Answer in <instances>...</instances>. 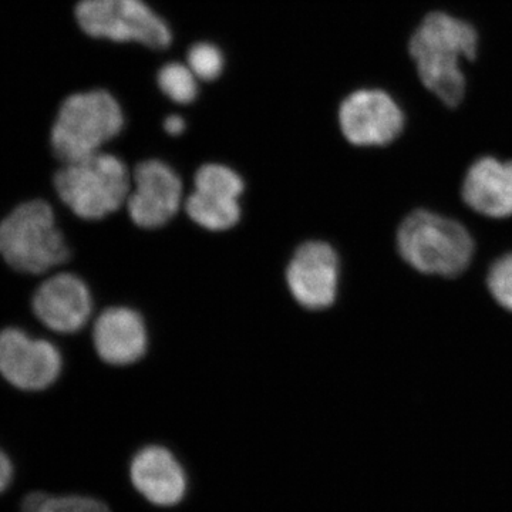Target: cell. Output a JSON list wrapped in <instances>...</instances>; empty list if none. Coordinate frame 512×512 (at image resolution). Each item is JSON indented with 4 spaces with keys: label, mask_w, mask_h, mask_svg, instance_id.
<instances>
[{
    "label": "cell",
    "mask_w": 512,
    "mask_h": 512,
    "mask_svg": "<svg viewBox=\"0 0 512 512\" xmlns=\"http://www.w3.org/2000/svg\"><path fill=\"white\" fill-rule=\"evenodd\" d=\"M130 478L138 493L158 507H174L187 493L183 466L163 446L141 448L131 460Z\"/></svg>",
    "instance_id": "obj_14"
},
{
    "label": "cell",
    "mask_w": 512,
    "mask_h": 512,
    "mask_svg": "<svg viewBox=\"0 0 512 512\" xmlns=\"http://www.w3.org/2000/svg\"><path fill=\"white\" fill-rule=\"evenodd\" d=\"M285 279L292 298L302 308H330L338 296V254L326 242H303L286 266Z\"/></svg>",
    "instance_id": "obj_11"
},
{
    "label": "cell",
    "mask_w": 512,
    "mask_h": 512,
    "mask_svg": "<svg viewBox=\"0 0 512 512\" xmlns=\"http://www.w3.org/2000/svg\"><path fill=\"white\" fill-rule=\"evenodd\" d=\"M22 512H111L101 501L84 495H50L36 491L22 500Z\"/></svg>",
    "instance_id": "obj_16"
},
{
    "label": "cell",
    "mask_w": 512,
    "mask_h": 512,
    "mask_svg": "<svg viewBox=\"0 0 512 512\" xmlns=\"http://www.w3.org/2000/svg\"><path fill=\"white\" fill-rule=\"evenodd\" d=\"M124 127L119 101L106 90L72 94L63 101L53 124L50 143L64 164L100 153Z\"/></svg>",
    "instance_id": "obj_2"
},
{
    "label": "cell",
    "mask_w": 512,
    "mask_h": 512,
    "mask_svg": "<svg viewBox=\"0 0 512 512\" xmlns=\"http://www.w3.org/2000/svg\"><path fill=\"white\" fill-rule=\"evenodd\" d=\"M187 60L188 67L197 79L207 80V82L217 80L224 70V56L221 50L211 43H197L192 46Z\"/></svg>",
    "instance_id": "obj_18"
},
{
    "label": "cell",
    "mask_w": 512,
    "mask_h": 512,
    "mask_svg": "<svg viewBox=\"0 0 512 512\" xmlns=\"http://www.w3.org/2000/svg\"><path fill=\"white\" fill-rule=\"evenodd\" d=\"M463 197L474 211L487 217H511L512 161L500 163L491 157L478 160L468 171Z\"/></svg>",
    "instance_id": "obj_15"
},
{
    "label": "cell",
    "mask_w": 512,
    "mask_h": 512,
    "mask_svg": "<svg viewBox=\"0 0 512 512\" xmlns=\"http://www.w3.org/2000/svg\"><path fill=\"white\" fill-rule=\"evenodd\" d=\"M488 289L495 301L512 312V254L503 256L491 266Z\"/></svg>",
    "instance_id": "obj_19"
},
{
    "label": "cell",
    "mask_w": 512,
    "mask_h": 512,
    "mask_svg": "<svg viewBox=\"0 0 512 512\" xmlns=\"http://www.w3.org/2000/svg\"><path fill=\"white\" fill-rule=\"evenodd\" d=\"M164 130L167 131L170 136H180L185 131V120L181 116H177V114H173V116H168L167 119L164 120Z\"/></svg>",
    "instance_id": "obj_21"
},
{
    "label": "cell",
    "mask_w": 512,
    "mask_h": 512,
    "mask_svg": "<svg viewBox=\"0 0 512 512\" xmlns=\"http://www.w3.org/2000/svg\"><path fill=\"white\" fill-rule=\"evenodd\" d=\"M161 92L178 104H190L198 96V79L188 66L181 63L165 64L158 72Z\"/></svg>",
    "instance_id": "obj_17"
},
{
    "label": "cell",
    "mask_w": 512,
    "mask_h": 512,
    "mask_svg": "<svg viewBox=\"0 0 512 512\" xmlns=\"http://www.w3.org/2000/svg\"><path fill=\"white\" fill-rule=\"evenodd\" d=\"M478 32L471 23L431 12L410 37L409 52L421 83L448 107H457L466 96L467 80L461 60H474Z\"/></svg>",
    "instance_id": "obj_1"
},
{
    "label": "cell",
    "mask_w": 512,
    "mask_h": 512,
    "mask_svg": "<svg viewBox=\"0 0 512 512\" xmlns=\"http://www.w3.org/2000/svg\"><path fill=\"white\" fill-rule=\"evenodd\" d=\"M245 183L237 171L224 164H205L195 173L194 191L185 201L192 222L208 231L234 228L241 220Z\"/></svg>",
    "instance_id": "obj_7"
},
{
    "label": "cell",
    "mask_w": 512,
    "mask_h": 512,
    "mask_svg": "<svg viewBox=\"0 0 512 512\" xmlns=\"http://www.w3.org/2000/svg\"><path fill=\"white\" fill-rule=\"evenodd\" d=\"M76 19L84 33L113 42H138L151 49L170 46L173 35L143 0H82Z\"/></svg>",
    "instance_id": "obj_6"
},
{
    "label": "cell",
    "mask_w": 512,
    "mask_h": 512,
    "mask_svg": "<svg viewBox=\"0 0 512 512\" xmlns=\"http://www.w3.org/2000/svg\"><path fill=\"white\" fill-rule=\"evenodd\" d=\"M62 366V355L53 343L30 338L16 328L0 332V375L16 389L45 390L56 382Z\"/></svg>",
    "instance_id": "obj_8"
},
{
    "label": "cell",
    "mask_w": 512,
    "mask_h": 512,
    "mask_svg": "<svg viewBox=\"0 0 512 512\" xmlns=\"http://www.w3.org/2000/svg\"><path fill=\"white\" fill-rule=\"evenodd\" d=\"M13 476H15V468H13L12 460L0 448V494L8 490L10 484H12Z\"/></svg>",
    "instance_id": "obj_20"
},
{
    "label": "cell",
    "mask_w": 512,
    "mask_h": 512,
    "mask_svg": "<svg viewBox=\"0 0 512 512\" xmlns=\"http://www.w3.org/2000/svg\"><path fill=\"white\" fill-rule=\"evenodd\" d=\"M397 244L414 269L446 278L463 274L474 252L473 238L463 225L421 210L400 225Z\"/></svg>",
    "instance_id": "obj_5"
},
{
    "label": "cell",
    "mask_w": 512,
    "mask_h": 512,
    "mask_svg": "<svg viewBox=\"0 0 512 512\" xmlns=\"http://www.w3.org/2000/svg\"><path fill=\"white\" fill-rule=\"evenodd\" d=\"M134 191L127 198V211L137 227L156 229L168 224L183 204V181L173 168L160 160L137 165Z\"/></svg>",
    "instance_id": "obj_10"
},
{
    "label": "cell",
    "mask_w": 512,
    "mask_h": 512,
    "mask_svg": "<svg viewBox=\"0 0 512 512\" xmlns=\"http://www.w3.org/2000/svg\"><path fill=\"white\" fill-rule=\"evenodd\" d=\"M339 126L353 146H386L402 133L404 114L383 90H357L340 104Z\"/></svg>",
    "instance_id": "obj_9"
},
{
    "label": "cell",
    "mask_w": 512,
    "mask_h": 512,
    "mask_svg": "<svg viewBox=\"0 0 512 512\" xmlns=\"http://www.w3.org/2000/svg\"><path fill=\"white\" fill-rule=\"evenodd\" d=\"M97 355L107 365H134L148 348V330L143 316L127 306L106 309L93 328Z\"/></svg>",
    "instance_id": "obj_13"
},
{
    "label": "cell",
    "mask_w": 512,
    "mask_h": 512,
    "mask_svg": "<svg viewBox=\"0 0 512 512\" xmlns=\"http://www.w3.org/2000/svg\"><path fill=\"white\" fill-rule=\"evenodd\" d=\"M60 200L87 221L103 220L119 211L131 191L127 165L113 154L97 153L64 164L55 175Z\"/></svg>",
    "instance_id": "obj_4"
},
{
    "label": "cell",
    "mask_w": 512,
    "mask_h": 512,
    "mask_svg": "<svg viewBox=\"0 0 512 512\" xmlns=\"http://www.w3.org/2000/svg\"><path fill=\"white\" fill-rule=\"evenodd\" d=\"M0 255L23 274H45L69 258L55 211L46 201L23 202L0 222Z\"/></svg>",
    "instance_id": "obj_3"
},
{
    "label": "cell",
    "mask_w": 512,
    "mask_h": 512,
    "mask_svg": "<svg viewBox=\"0 0 512 512\" xmlns=\"http://www.w3.org/2000/svg\"><path fill=\"white\" fill-rule=\"evenodd\" d=\"M32 308L36 318L53 332L76 333L92 316V293L77 275H55L37 288Z\"/></svg>",
    "instance_id": "obj_12"
}]
</instances>
